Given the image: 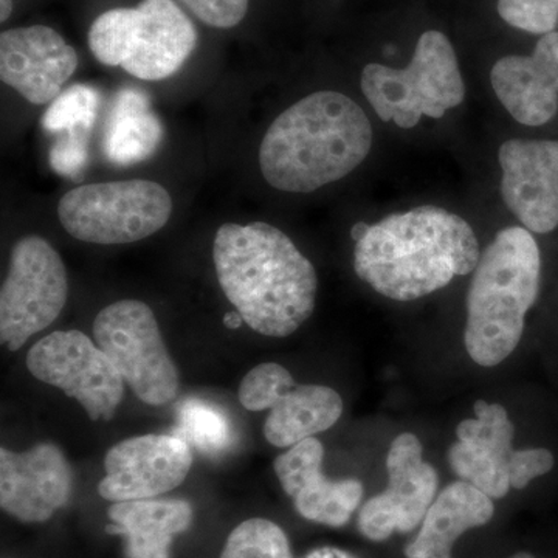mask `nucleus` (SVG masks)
<instances>
[{
  "mask_svg": "<svg viewBox=\"0 0 558 558\" xmlns=\"http://www.w3.org/2000/svg\"><path fill=\"white\" fill-rule=\"evenodd\" d=\"M213 260L227 300L260 336H292L314 314L317 270L277 227L223 223Z\"/></svg>",
  "mask_w": 558,
  "mask_h": 558,
  "instance_id": "f257e3e1",
  "label": "nucleus"
},
{
  "mask_svg": "<svg viewBox=\"0 0 558 558\" xmlns=\"http://www.w3.org/2000/svg\"><path fill=\"white\" fill-rule=\"evenodd\" d=\"M480 245L468 220L438 207L396 213L355 242L354 270L395 301H413L476 269Z\"/></svg>",
  "mask_w": 558,
  "mask_h": 558,
  "instance_id": "f03ea898",
  "label": "nucleus"
},
{
  "mask_svg": "<svg viewBox=\"0 0 558 558\" xmlns=\"http://www.w3.org/2000/svg\"><path fill=\"white\" fill-rule=\"evenodd\" d=\"M371 146L373 126L357 102L339 92H315L270 124L259 168L274 189L306 194L347 178Z\"/></svg>",
  "mask_w": 558,
  "mask_h": 558,
  "instance_id": "7ed1b4c3",
  "label": "nucleus"
},
{
  "mask_svg": "<svg viewBox=\"0 0 558 558\" xmlns=\"http://www.w3.org/2000/svg\"><path fill=\"white\" fill-rule=\"evenodd\" d=\"M468 292L464 347L473 362L494 368L515 351L542 279V256L531 231L501 230L481 255Z\"/></svg>",
  "mask_w": 558,
  "mask_h": 558,
  "instance_id": "20e7f679",
  "label": "nucleus"
},
{
  "mask_svg": "<svg viewBox=\"0 0 558 558\" xmlns=\"http://www.w3.org/2000/svg\"><path fill=\"white\" fill-rule=\"evenodd\" d=\"M197 32L172 0H143L135 9L106 11L89 31L92 54L135 78L160 81L178 73L196 49Z\"/></svg>",
  "mask_w": 558,
  "mask_h": 558,
  "instance_id": "39448f33",
  "label": "nucleus"
},
{
  "mask_svg": "<svg viewBox=\"0 0 558 558\" xmlns=\"http://www.w3.org/2000/svg\"><path fill=\"white\" fill-rule=\"evenodd\" d=\"M366 100L384 121L402 130L416 126L422 117L442 119L465 98L464 80L449 38L425 32L405 69L368 64L362 73Z\"/></svg>",
  "mask_w": 558,
  "mask_h": 558,
  "instance_id": "423d86ee",
  "label": "nucleus"
},
{
  "mask_svg": "<svg viewBox=\"0 0 558 558\" xmlns=\"http://www.w3.org/2000/svg\"><path fill=\"white\" fill-rule=\"evenodd\" d=\"M171 215L170 193L160 183L140 179L76 186L58 204V218L70 236L98 245L146 240Z\"/></svg>",
  "mask_w": 558,
  "mask_h": 558,
  "instance_id": "0eeeda50",
  "label": "nucleus"
},
{
  "mask_svg": "<svg viewBox=\"0 0 558 558\" xmlns=\"http://www.w3.org/2000/svg\"><path fill=\"white\" fill-rule=\"evenodd\" d=\"M94 339L142 402L159 407L178 398V366L148 304L121 300L105 307L95 318Z\"/></svg>",
  "mask_w": 558,
  "mask_h": 558,
  "instance_id": "6e6552de",
  "label": "nucleus"
},
{
  "mask_svg": "<svg viewBox=\"0 0 558 558\" xmlns=\"http://www.w3.org/2000/svg\"><path fill=\"white\" fill-rule=\"evenodd\" d=\"M69 299L64 260L43 238L25 236L10 256L0 290V341L17 351L31 337L49 328Z\"/></svg>",
  "mask_w": 558,
  "mask_h": 558,
  "instance_id": "1a4fd4ad",
  "label": "nucleus"
},
{
  "mask_svg": "<svg viewBox=\"0 0 558 558\" xmlns=\"http://www.w3.org/2000/svg\"><path fill=\"white\" fill-rule=\"evenodd\" d=\"M240 402L245 410H269L264 436L286 449L332 428L343 414V400L325 385H299L284 366L260 363L242 379Z\"/></svg>",
  "mask_w": 558,
  "mask_h": 558,
  "instance_id": "9d476101",
  "label": "nucleus"
},
{
  "mask_svg": "<svg viewBox=\"0 0 558 558\" xmlns=\"http://www.w3.org/2000/svg\"><path fill=\"white\" fill-rule=\"evenodd\" d=\"M27 368L36 379L75 399L92 421L109 422L123 400V377L80 330H58L36 341L27 354Z\"/></svg>",
  "mask_w": 558,
  "mask_h": 558,
  "instance_id": "9b49d317",
  "label": "nucleus"
},
{
  "mask_svg": "<svg viewBox=\"0 0 558 558\" xmlns=\"http://www.w3.org/2000/svg\"><path fill=\"white\" fill-rule=\"evenodd\" d=\"M388 487L360 509V534L385 542L395 532L409 534L421 526L438 492L439 476L424 461V447L413 433L392 440L387 454Z\"/></svg>",
  "mask_w": 558,
  "mask_h": 558,
  "instance_id": "f8f14e48",
  "label": "nucleus"
},
{
  "mask_svg": "<svg viewBox=\"0 0 558 558\" xmlns=\"http://www.w3.org/2000/svg\"><path fill=\"white\" fill-rule=\"evenodd\" d=\"M191 465L190 444L178 435L121 440L106 454L98 494L112 502L160 497L183 484Z\"/></svg>",
  "mask_w": 558,
  "mask_h": 558,
  "instance_id": "ddd939ff",
  "label": "nucleus"
},
{
  "mask_svg": "<svg viewBox=\"0 0 558 558\" xmlns=\"http://www.w3.org/2000/svg\"><path fill=\"white\" fill-rule=\"evenodd\" d=\"M501 194L510 211L529 231L549 233L558 227V142L509 140L498 154Z\"/></svg>",
  "mask_w": 558,
  "mask_h": 558,
  "instance_id": "4468645a",
  "label": "nucleus"
},
{
  "mask_svg": "<svg viewBox=\"0 0 558 558\" xmlns=\"http://www.w3.org/2000/svg\"><path fill=\"white\" fill-rule=\"evenodd\" d=\"M78 68V53L46 25L11 28L0 35V78L32 105H47Z\"/></svg>",
  "mask_w": 558,
  "mask_h": 558,
  "instance_id": "2eb2a0df",
  "label": "nucleus"
},
{
  "mask_svg": "<svg viewBox=\"0 0 558 558\" xmlns=\"http://www.w3.org/2000/svg\"><path fill=\"white\" fill-rule=\"evenodd\" d=\"M72 495V470L60 447L38 444L16 453L0 450V506L24 523H44Z\"/></svg>",
  "mask_w": 558,
  "mask_h": 558,
  "instance_id": "dca6fc26",
  "label": "nucleus"
},
{
  "mask_svg": "<svg viewBox=\"0 0 558 558\" xmlns=\"http://www.w3.org/2000/svg\"><path fill=\"white\" fill-rule=\"evenodd\" d=\"M323 444L307 438L277 458L275 473L303 519L341 527L359 509L363 484L354 478H328L323 473Z\"/></svg>",
  "mask_w": 558,
  "mask_h": 558,
  "instance_id": "f3484780",
  "label": "nucleus"
},
{
  "mask_svg": "<svg viewBox=\"0 0 558 558\" xmlns=\"http://www.w3.org/2000/svg\"><path fill=\"white\" fill-rule=\"evenodd\" d=\"M458 442L450 447L451 470L492 499L510 490L509 461L515 427L508 410L499 403L476 400L475 418H465L457 428Z\"/></svg>",
  "mask_w": 558,
  "mask_h": 558,
  "instance_id": "a211bd4d",
  "label": "nucleus"
},
{
  "mask_svg": "<svg viewBox=\"0 0 558 558\" xmlns=\"http://www.w3.org/2000/svg\"><path fill=\"white\" fill-rule=\"evenodd\" d=\"M490 81L498 100L519 123H548L558 110V32L543 35L531 57L501 58Z\"/></svg>",
  "mask_w": 558,
  "mask_h": 558,
  "instance_id": "6ab92c4d",
  "label": "nucleus"
},
{
  "mask_svg": "<svg viewBox=\"0 0 558 558\" xmlns=\"http://www.w3.org/2000/svg\"><path fill=\"white\" fill-rule=\"evenodd\" d=\"M106 531L126 539V558H170L175 535L191 526L193 508L183 499H135L113 502Z\"/></svg>",
  "mask_w": 558,
  "mask_h": 558,
  "instance_id": "aec40b11",
  "label": "nucleus"
},
{
  "mask_svg": "<svg viewBox=\"0 0 558 558\" xmlns=\"http://www.w3.org/2000/svg\"><path fill=\"white\" fill-rule=\"evenodd\" d=\"M494 513L490 497L465 481H457L433 501L417 537L405 548V557L451 558L454 542L470 529L487 524Z\"/></svg>",
  "mask_w": 558,
  "mask_h": 558,
  "instance_id": "412c9836",
  "label": "nucleus"
},
{
  "mask_svg": "<svg viewBox=\"0 0 558 558\" xmlns=\"http://www.w3.org/2000/svg\"><path fill=\"white\" fill-rule=\"evenodd\" d=\"M161 138L163 126L150 109L145 92L120 90L102 140V149L108 160L120 167L140 163L156 153Z\"/></svg>",
  "mask_w": 558,
  "mask_h": 558,
  "instance_id": "4be33fe9",
  "label": "nucleus"
},
{
  "mask_svg": "<svg viewBox=\"0 0 558 558\" xmlns=\"http://www.w3.org/2000/svg\"><path fill=\"white\" fill-rule=\"evenodd\" d=\"M178 432L179 438L208 454L229 449L233 439L229 417L216 407L194 399L179 405Z\"/></svg>",
  "mask_w": 558,
  "mask_h": 558,
  "instance_id": "5701e85b",
  "label": "nucleus"
},
{
  "mask_svg": "<svg viewBox=\"0 0 558 558\" xmlns=\"http://www.w3.org/2000/svg\"><path fill=\"white\" fill-rule=\"evenodd\" d=\"M220 558H293L288 535L274 521L252 519L234 529Z\"/></svg>",
  "mask_w": 558,
  "mask_h": 558,
  "instance_id": "b1692460",
  "label": "nucleus"
},
{
  "mask_svg": "<svg viewBox=\"0 0 558 558\" xmlns=\"http://www.w3.org/2000/svg\"><path fill=\"white\" fill-rule=\"evenodd\" d=\"M100 97L98 92L84 84H75L62 92L43 116L47 132H90L97 117Z\"/></svg>",
  "mask_w": 558,
  "mask_h": 558,
  "instance_id": "393cba45",
  "label": "nucleus"
},
{
  "mask_svg": "<svg viewBox=\"0 0 558 558\" xmlns=\"http://www.w3.org/2000/svg\"><path fill=\"white\" fill-rule=\"evenodd\" d=\"M498 13L509 25L534 35H548L558 22L557 0H499Z\"/></svg>",
  "mask_w": 558,
  "mask_h": 558,
  "instance_id": "a878e982",
  "label": "nucleus"
},
{
  "mask_svg": "<svg viewBox=\"0 0 558 558\" xmlns=\"http://www.w3.org/2000/svg\"><path fill=\"white\" fill-rule=\"evenodd\" d=\"M89 132H68L62 135L50 150V165L64 178L81 180V172L89 159Z\"/></svg>",
  "mask_w": 558,
  "mask_h": 558,
  "instance_id": "bb28decb",
  "label": "nucleus"
},
{
  "mask_svg": "<svg viewBox=\"0 0 558 558\" xmlns=\"http://www.w3.org/2000/svg\"><path fill=\"white\" fill-rule=\"evenodd\" d=\"M194 16L209 27L233 28L248 10V0H180Z\"/></svg>",
  "mask_w": 558,
  "mask_h": 558,
  "instance_id": "cd10ccee",
  "label": "nucleus"
},
{
  "mask_svg": "<svg viewBox=\"0 0 558 558\" xmlns=\"http://www.w3.org/2000/svg\"><path fill=\"white\" fill-rule=\"evenodd\" d=\"M556 459L546 449L513 450L509 461L510 486L523 490L532 480L553 470Z\"/></svg>",
  "mask_w": 558,
  "mask_h": 558,
  "instance_id": "c85d7f7f",
  "label": "nucleus"
},
{
  "mask_svg": "<svg viewBox=\"0 0 558 558\" xmlns=\"http://www.w3.org/2000/svg\"><path fill=\"white\" fill-rule=\"evenodd\" d=\"M304 558H357L352 556V554L347 553V550H341L339 548H319L311 550Z\"/></svg>",
  "mask_w": 558,
  "mask_h": 558,
  "instance_id": "c756f323",
  "label": "nucleus"
},
{
  "mask_svg": "<svg viewBox=\"0 0 558 558\" xmlns=\"http://www.w3.org/2000/svg\"><path fill=\"white\" fill-rule=\"evenodd\" d=\"M223 323H226L227 328L238 329L244 323V319H242L240 312H229L223 318Z\"/></svg>",
  "mask_w": 558,
  "mask_h": 558,
  "instance_id": "7c9ffc66",
  "label": "nucleus"
},
{
  "mask_svg": "<svg viewBox=\"0 0 558 558\" xmlns=\"http://www.w3.org/2000/svg\"><path fill=\"white\" fill-rule=\"evenodd\" d=\"M369 227L371 226H368V223H365V222L355 223V226L352 227V231H351L352 240H354L355 242H359L360 240H362V238L365 236L366 231L369 230Z\"/></svg>",
  "mask_w": 558,
  "mask_h": 558,
  "instance_id": "2f4dec72",
  "label": "nucleus"
},
{
  "mask_svg": "<svg viewBox=\"0 0 558 558\" xmlns=\"http://www.w3.org/2000/svg\"><path fill=\"white\" fill-rule=\"evenodd\" d=\"M13 11V0H0V21L5 22Z\"/></svg>",
  "mask_w": 558,
  "mask_h": 558,
  "instance_id": "473e14b6",
  "label": "nucleus"
},
{
  "mask_svg": "<svg viewBox=\"0 0 558 558\" xmlns=\"http://www.w3.org/2000/svg\"><path fill=\"white\" fill-rule=\"evenodd\" d=\"M510 558H535V557L529 553H517V554H513V556Z\"/></svg>",
  "mask_w": 558,
  "mask_h": 558,
  "instance_id": "72a5a7b5",
  "label": "nucleus"
},
{
  "mask_svg": "<svg viewBox=\"0 0 558 558\" xmlns=\"http://www.w3.org/2000/svg\"><path fill=\"white\" fill-rule=\"evenodd\" d=\"M557 2H558V0H557Z\"/></svg>",
  "mask_w": 558,
  "mask_h": 558,
  "instance_id": "f704fd0d",
  "label": "nucleus"
}]
</instances>
